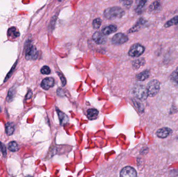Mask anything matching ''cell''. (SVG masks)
I'll use <instances>...</instances> for the list:
<instances>
[{
  "label": "cell",
  "instance_id": "11",
  "mask_svg": "<svg viewBox=\"0 0 178 177\" xmlns=\"http://www.w3.org/2000/svg\"><path fill=\"white\" fill-rule=\"evenodd\" d=\"M172 133V130L168 127L161 128L158 130L156 132V135L160 138H165Z\"/></svg>",
  "mask_w": 178,
  "mask_h": 177
},
{
  "label": "cell",
  "instance_id": "5",
  "mask_svg": "<svg viewBox=\"0 0 178 177\" xmlns=\"http://www.w3.org/2000/svg\"><path fill=\"white\" fill-rule=\"evenodd\" d=\"M38 53L36 48L32 45H29L26 51L27 60H36L38 58Z\"/></svg>",
  "mask_w": 178,
  "mask_h": 177
},
{
  "label": "cell",
  "instance_id": "31",
  "mask_svg": "<svg viewBox=\"0 0 178 177\" xmlns=\"http://www.w3.org/2000/svg\"><path fill=\"white\" fill-rule=\"evenodd\" d=\"M58 1H62L63 0H58Z\"/></svg>",
  "mask_w": 178,
  "mask_h": 177
},
{
  "label": "cell",
  "instance_id": "17",
  "mask_svg": "<svg viewBox=\"0 0 178 177\" xmlns=\"http://www.w3.org/2000/svg\"><path fill=\"white\" fill-rule=\"evenodd\" d=\"M5 130H6V133L8 136H11L13 134L14 130H15V128H14V125L13 123L8 122L5 125Z\"/></svg>",
  "mask_w": 178,
  "mask_h": 177
},
{
  "label": "cell",
  "instance_id": "8",
  "mask_svg": "<svg viewBox=\"0 0 178 177\" xmlns=\"http://www.w3.org/2000/svg\"><path fill=\"white\" fill-rule=\"evenodd\" d=\"M146 22H147V21H146L145 19L141 18L139 19V21H137V22L134 24V26L129 30V32L134 33L137 32L142 28L145 26Z\"/></svg>",
  "mask_w": 178,
  "mask_h": 177
},
{
  "label": "cell",
  "instance_id": "9",
  "mask_svg": "<svg viewBox=\"0 0 178 177\" xmlns=\"http://www.w3.org/2000/svg\"><path fill=\"white\" fill-rule=\"evenodd\" d=\"M93 41L98 44H103L106 42V39L105 35L99 32L94 33L92 36Z\"/></svg>",
  "mask_w": 178,
  "mask_h": 177
},
{
  "label": "cell",
  "instance_id": "26",
  "mask_svg": "<svg viewBox=\"0 0 178 177\" xmlns=\"http://www.w3.org/2000/svg\"><path fill=\"white\" fill-rule=\"evenodd\" d=\"M121 3L126 7H129L133 3V0H120Z\"/></svg>",
  "mask_w": 178,
  "mask_h": 177
},
{
  "label": "cell",
  "instance_id": "6",
  "mask_svg": "<svg viewBox=\"0 0 178 177\" xmlns=\"http://www.w3.org/2000/svg\"><path fill=\"white\" fill-rule=\"evenodd\" d=\"M128 41V38L126 34L122 33H119L117 34H115L111 42L114 45H122L124 43L127 42Z\"/></svg>",
  "mask_w": 178,
  "mask_h": 177
},
{
  "label": "cell",
  "instance_id": "16",
  "mask_svg": "<svg viewBox=\"0 0 178 177\" xmlns=\"http://www.w3.org/2000/svg\"><path fill=\"white\" fill-rule=\"evenodd\" d=\"M57 113L60 119V124L64 125L67 124V122H68V118L67 117V116L60 110H57Z\"/></svg>",
  "mask_w": 178,
  "mask_h": 177
},
{
  "label": "cell",
  "instance_id": "27",
  "mask_svg": "<svg viewBox=\"0 0 178 177\" xmlns=\"http://www.w3.org/2000/svg\"><path fill=\"white\" fill-rule=\"evenodd\" d=\"M41 72L43 74H49L51 73V70L48 66H43L41 69Z\"/></svg>",
  "mask_w": 178,
  "mask_h": 177
},
{
  "label": "cell",
  "instance_id": "3",
  "mask_svg": "<svg viewBox=\"0 0 178 177\" xmlns=\"http://www.w3.org/2000/svg\"><path fill=\"white\" fill-rule=\"evenodd\" d=\"M147 91L149 97H154L157 94L160 89V83L156 80L151 81L147 85Z\"/></svg>",
  "mask_w": 178,
  "mask_h": 177
},
{
  "label": "cell",
  "instance_id": "29",
  "mask_svg": "<svg viewBox=\"0 0 178 177\" xmlns=\"http://www.w3.org/2000/svg\"><path fill=\"white\" fill-rule=\"evenodd\" d=\"M58 74L60 77V80H61L63 85H65V84L66 83V79H65L64 77V75L61 73H58Z\"/></svg>",
  "mask_w": 178,
  "mask_h": 177
},
{
  "label": "cell",
  "instance_id": "30",
  "mask_svg": "<svg viewBox=\"0 0 178 177\" xmlns=\"http://www.w3.org/2000/svg\"><path fill=\"white\" fill-rule=\"evenodd\" d=\"M1 107H0V112H1Z\"/></svg>",
  "mask_w": 178,
  "mask_h": 177
},
{
  "label": "cell",
  "instance_id": "1",
  "mask_svg": "<svg viewBox=\"0 0 178 177\" xmlns=\"http://www.w3.org/2000/svg\"><path fill=\"white\" fill-rule=\"evenodd\" d=\"M125 12L123 9L118 6L110 7L106 9L104 12V16L108 20L119 19L123 17Z\"/></svg>",
  "mask_w": 178,
  "mask_h": 177
},
{
  "label": "cell",
  "instance_id": "28",
  "mask_svg": "<svg viewBox=\"0 0 178 177\" xmlns=\"http://www.w3.org/2000/svg\"><path fill=\"white\" fill-rule=\"evenodd\" d=\"M0 149L2 152L3 155L5 156L6 154V148L5 145H4L3 143H2L1 142H0Z\"/></svg>",
  "mask_w": 178,
  "mask_h": 177
},
{
  "label": "cell",
  "instance_id": "12",
  "mask_svg": "<svg viewBox=\"0 0 178 177\" xmlns=\"http://www.w3.org/2000/svg\"><path fill=\"white\" fill-rule=\"evenodd\" d=\"M147 1L148 0H136L135 10L137 14H141L143 12Z\"/></svg>",
  "mask_w": 178,
  "mask_h": 177
},
{
  "label": "cell",
  "instance_id": "10",
  "mask_svg": "<svg viewBox=\"0 0 178 177\" xmlns=\"http://www.w3.org/2000/svg\"><path fill=\"white\" fill-rule=\"evenodd\" d=\"M54 80L52 77H47L42 81L41 84V87L45 90H48L50 88L53 87L54 85Z\"/></svg>",
  "mask_w": 178,
  "mask_h": 177
},
{
  "label": "cell",
  "instance_id": "25",
  "mask_svg": "<svg viewBox=\"0 0 178 177\" xmlns=\"http://www.w3.org/2000/svg\"><path fill=\"white\" fill-rule=\"evenodd\" d=\"M102 20L100 18H96L93 21V26L94 29H98L101 25Z\"/></svg>",
  "mask_w": 178,
  "mask_h": 177
},
{
  "label": "cell",
  "instance_id": "4",
  "mask_svg": "<svg viewBox=\"0 0 178 177\" xmlns=\"http://www.w3.org/2000/svg\"><path fill=\"white\" fill-rule=\"evenodd\" d=\"M145 51V47L144 46L139 44H134L130 48L129 51V55L132 57H138L143 54Z\"/></svg>",
  "mask_w": 178,
  "mask_h": 177
},
{
  "label": "cell",
  "instance_id": "14",
  "mask_svg": "<svg viewBox=\"0 0 178 177\" xmlns=\"http://www.w3.org/2000/svg\"><path fill=\"white\" fill-rule=\"evenodd\" d=\"M149 75H150V72L149 71L145 70L143 72H142L141 73H139V74L137 75L136 77L137 80L143 81L149 78Z\"/></svg>",
  "mask_w": 178,
  "mask_h": 177
},
{
  "label": "cell",
  "instance_id": "22",
  "mask_svg": "<svg viewBox=\"0 0 178 177\" xmlns=\"http://www.w3.org/2000/svg\"><path fill=\"white\" fill-rule=\"evenodd\" d=\"M8 148L12 152H16L19 150V146L15 141H11L9 143Z\"/></svg>",
  "mask_w": 178,
  "mask_h": 177
},
{
  "label": "cell",
  "instance_id": "23",
  "mask_svg": "<svg viewBox=\"0 0 178 177\" xmlns=\"http://www.w3.org/2000/svg\"><path fill=\"white\" fill-rule=\"evenodd\" d=\"M171 80L175 83V85L178 86V66L171 74Z\"/></svg>",
  "mask_w": 178,
  "mask_h": 177
},
{
  "label": "cell",
  "instance_id": "19",
  "mask_svg": "<svg viewBox=\"0 0 178 177\" xmlns=\"http://www.w3.org/2000/svg\"><path fill=\"white\" fill-rule=\"evenodd\" d=\"M178 24V16H176L172 18V19L168 21L167 22L165 23L164 27L165 28H169L172 26L176 25Z\"/></svg>",
  "mask_w": 178,
  "mask_h": 177
},
{
  "label": "cell",
  "instance_id": "2",
  "mask_svg": "<svg viewBox=\"0 0 178 177\" xmlns=\"http://www.w3.org/2000/svg\"><path fill=\"white\" fill-rule=\"evenodd\" d=\"M134 95L136 98L140 100H145L149 96L147 88L142 85H137L134 87L133 90Z\"/></svg>",
  "mask_w": 178,
  "mask_h": 177
},
{
  "label": "cell",
  "instance_id": "24",
  "mask_svg": "<svg viewBox=\"0 0 178 177\" xmlns=\"http://www.w3.org/2000/svg\"><path fill=\"white\" fill-rule=\"evenodd\" d=\"M140 100L138 99H134V106L136 107L137 109L140 111V112H142L144 111V107L142 103L140 102Z\"/></svg>",
  "mask_w": 178,
  "mask_h": 177
},
{
  "label": "cell",
  "instance_id": "21",
  "mask_svg": "<svg viewBox=\"0 0 178 177\" xmlns=\"http://www.w3.org/2000/svg\"><path fill=\"white\" fill-rule=\"evenodd\" d=\"M8 36L10 37H12L13 38H16L19 36V33L15 28H11L9 29L8 31Z\"/></svg>",
  "mask_w": 178,
  "mask_h": 177
},
{
  "label": "cell",
  "instance_id": "15",
  "mask_svg": "<svg viewBox=\"0 0 178 177\" xmlns=\"http://www.w3.org/2000/svg\"><path fill=\"white\" fill-rule=\"evenodd\" d=\"M99 112L95 109H91L88 110L87 112V116L88 119L91 120L96 119L98 117Z\"/></svg>",
  "mask_w": 178,
  "mask_h": 177
},
{
  "label": "cell",
  "instance_id": "13",
  "mask_svg": "<svg viewBox=\"0 0 178 177\" xmlns=\"http://www.w3.org/2000/svg\"><path fill=\"white\" fill-rule=\"evenodd\" d=\"M117 30V28L115 25H110V26L104 28L102 30V33L105 36H108L111 33L115 32Z\"/></svg>",
  "mask_w": 178,
  "mask_h": 177
},
{
  "label": "cell",
  "instance_id": "7",
  "mask_svg": "<svg viewBox=\"0 0 178 177\" xmlns=\"http://www.w3.org/2000/svg\"><path fill=\"white\" fill-rule=\"evenodd\" d=\"M137 175L135 169L130 166L123 168L120 172V176L123 177H134Z\"/></svg>",
  "mask_w": 178,
  "mask_h": 177
},
{
  "label": "cell",
  "instance_id": "20",
  "mask_svg": "<svg viewBox=\"0 0 178 177\" xmlns=\"http://www.w3.org/2000/svg\"><path fill=\"white\" fill-rule=\"evenodd\" d=\"M161 8V5L159 1H155L154 2H153L151 4L149 7V10L151 12H155V11H157L158 9H160Z\"/></svg>",
  "mask_w": 178,
  "mask_h": 177
},
{
  "label": "cell",
  "instance_id": "18",
  "mask_svg": "<svg viewBox=\"0 0 178 177\" xmlns=\"http://www.w3.org/2000/svg\"><path fill=\"white\" fill-rule=\"evenodd\" d=\"M145 63V61L144 58H139L135 60L132 63L134 69H139L140 68L141 66H144V64Z\"/></svg>",
  "mask_w": 178,
  "mask_h": 177
}]
</instances>
